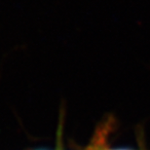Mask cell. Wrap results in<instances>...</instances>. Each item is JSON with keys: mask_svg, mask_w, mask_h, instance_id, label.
Returning a JSON list of instances; mask_svg holds the SVG:
<instances>
[{"mask_svg": "<svg viewBox=\"0 0 150 150\" xmlns=\"http://www.w3.org/2000/svg\"><path fill=\"white\" fill-rule=\"evenodd\" d=\"M114 150H128V149H114Z\"/></svg>", "mask_w": 150, "mask_h": 150, "instance_id": "6da1fadb", "label": "cell"}]
</instances>
